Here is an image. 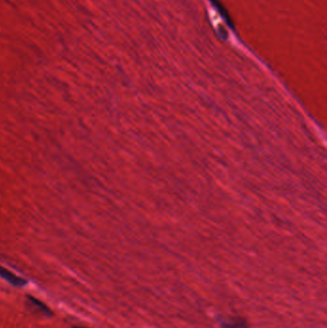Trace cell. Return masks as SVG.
<instances>
[{"mask_svg": "<svg viewBox=\"0 0 327 328\" xmlns=\"http://www.w3.org/2000/svg\"><path fill=\"white\" fill-rule=\"evenodd\" d=\"M27 297H28V300L31 302V304H33L34 307H36L39 312L42 313L44 316L52 317L54 315L52 310L47 305L44 304L41 300H39L35 297H32V296H27Z\"/></svg>", "mask_w": 327, "mask_h": 328, "instance_id": "cell-3", "label": "cell"}, {"mask_svg": "<svg viewBox=\"0 0 327 328\" xmlns=\"http://www.w3.org/2000/svg\"><path fill=\"white\" fill-rule=\"evenodd\" d=\"M209 2L214 6V8L218 12L219 15L221 16V17L225 20V22L227 24V26L234 31L235 26H234L233 21H232L230 16H229L228 11L224 6V4L220 0H209Z\"/></svg>", "mask_w": 327, "mask_h": 328, "instance_id": "cell-2", "label": "cell"}, {"mask_svg": "<svg viewBox=\"0 0 327 328\" xmlns=\"http://www.w3.org/2000/svg\"><path fill=\"white\" fill-rule=\"evenodd\" d=\"M0 277H2L3 279L9 282L11 285L16 286V287H22L27 283L25 279L19 277L15 273H12L11 271H9L8 269H6L3 266H0Z\"/></svg>", "mask_w": 327, "mask_h": 328, "instance_id": "cell-1", "label": "cell"}, {"mask_svg": "<svg viewBox=\"0 0 327 328\" xmlns=\"http://www.w3.org/2000/svg\"><path fill=\"white\" fill-rule=\"evenodd\" d=\"M73 328H86V327H83V326H73Z\"/></svg>", "mask_w": 327, "mask_h": 328, "instance_id": "cell-4", "label": "cell"}]
</instances>
